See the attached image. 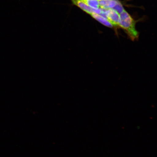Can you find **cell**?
Wrapping results in <instances>:
<instances>
[{"label":"cell","mask_w":157,"mask_h":157,"mask_svg":"<svg viewBox=\"0 0 157 157\" xmlns=\"http://www.w3.org/2000/svg\"><path fill=\"white\" fill-rule=\"evenodd\" d=\"M113 9L117 11L119 14L124 10V9L122 5L118 1L117 2V5H116Z\"/></svg>","instance_id":"obj_6"},{"label":"cell","mask_w":157,"mask_h":157,"mask_svg":"<svg viewBox=\"0 0 157 157\" xmlns=\"http://www.w3.org/2000/svg\"><path fill=\"white\" fill-rule=\"evenodd\" d=\"M91 15L93 18L97 20V21H99L101 24L105 25V26L110 27V28L113 27V25L110 23L109 21L107 19L102 16L101 15L97 14V13H93Z\"/></svg>","instance_id":"obj_5"},{"label":"cell","mask_w":157,"mask_h":157,"mask_svg":"<svg viewBox=\"0 0 157 157\" xmlns=\"http://www.w3.org/2000/svg\"><path fill=\"white\" fill-rule=\"evenodd\" d=\"M72 3L74 5L77 6L84 12L90 15L92 13H94V9L88 6V5L86 4L80 0H71Z\"/></svg>","instance_id":"obj_3"},{"label":"cell","mask_w":157,"mask_h":157,"mask_svg":"<svg viewBox=\"0 0 157 157\" xmlns=\"http://www.w3.org/2000/svg\"><path fill=\"white\" fill-rule=\"evenodd\" d=\"M117 2V0H99V7L105 10L113 9Z\"/></svg>","instance_id":"obj_4"},{"label":"cell","mask_w":157,"mask_h":157,"mask_svg":"<svg viewBox=\"0 0 157 157\" xmlns=\"http://www.w3.org/2000/svg\"><path fill=\"white\" fill-rule=\"evenodd\" d=\"M105 15L106 17L113 26L119 25L120 21V14L115 10L111 9L105 10Z\"/></svg>","instance_id":"obj_2"},{"label":"cell","mask_w":157,"mask_h":157,"mask_svg":"<svg viewBox=\"0 0 157 157\" xmlns=\"http://www.w3.org/2000/svg\"><path fill=\"white\" fill-rule=\"evenodd\" d=\"M119 25L124 29L132 40L138 38L139 33L135 28V21L125 10L120 14Z\"/></svg>","instance_id":"obj_1"}]
</instances>
